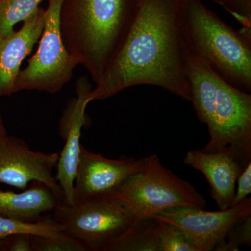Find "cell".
<instances>
[{
    "label": "cell",
    "mask_w": 251,
    "mask_h": 251,
    "mask_svg": "<svg viewBox=\"0 0 251 251\" xmlns=\"http://www.w3.org/2000/svg\"><path fill=\"white\" fill-rule=\"evenodd\" d=\"M183 0H135L125 37L89 103L138 85L161 87L191 102L187 46L181 25Z\"/></svg>",
    "instance_id": "cell-1"
},
{
    "label": "cell",
    "mask_w": 251,
    "mask_h": 251,
    "mask_svg": "<svg viewBox=\"0 0 251 251\" xmlns=\"http://www.w3.org/2000/svg\"><path fill=\"white\" fill-rule=\"evenodd\" d=\"M186 74L191 102L209 132V140L202 151L229 150L251 161V93L230 85L188 47Z\"/></svg>",
    "instance_id": "cell-2"
},
{
    "label": "cell",
    "mask_w": 251,
    "mask_h": 251,
    "mask_svg": "<svg viewBox=\"0 0 251 251\" xmlns=\"http://www.w3.org/2000/svg\"><path fill=\"white\" fill-rule=\"evenodd\" d=\"M134 6L135 0H64L59 16L63 42L96 85L128 30Z\"/></svg>",
    "instance_id": "cell-3"
},
{
    "label": "cell",
    "mask_w": 251,
    "mask_h": 251,
    "mask_svg": "<svg viewBox=\"0 0 251 251\" xmlns=\"http://www.w3.org/2000/svg\"><path fill=\"white\" fill-rule=\"evenodd\" d=\"M181 25L188 49L220 76L251 92V37L234 30L201 0H183Z\"/></svg>",
    "instance_id": "cell-4"
},
{
    "label": "cell",
    "mask_w": 251,
    "mask_h": 251,
    "mask_svg": "<svg viewBox=\"0 0 251 251\" xmlns=\"http://www.w3.org/2000/svg\"><path fill=\"white\" fill-rule=\"evenodd\" d=\"M112 196L138 217H151L177 206L206 207L205 199L192 184L163 166L156 154L144 158L143 165Z\"/></svg>",
    "instance_id": "cell-5"
},
{
    "label": "cell",
    "mask_w": 251,
    "mask_h": 251,
    "mask_svg": "<svg viewBox=\"0 0 251 251\" xmlns=\"http://www.w3.org/2000/svg\"><path fill=\"white\" fill-rule=\"evenodd\" d=\"M52 219L61 229L82 243L88 251H104L138 219L114 196H97L67 204L59 202Z\"/></svg>",
    "instance_id": "cell-6"
},
{
    "label": "cell",
    "mask_w": 251,
    "mask_h": 251,
    "mask_svg": "<svg viewBox=\"0 0 251 251\" xmlns=\"http://www.w3.org/2000/svg\"><path fill=\"white\" fill-rule=\"evenodd\" d=\"M63 2L64 0H49L39 47L25 69L20 71L14 93L35 90L55 94L72 80L78 64L63 42L59 25Z\"/></svg>",
    "instance_id": "cell-7"
},
{
    "label": "cell",
    "mask_w": 251,
    "mask_h": 251,
    "mask_svg": "<svg viewBox=\"0 0 251 251\" xmlns=\"http://www.w3.org/2000/svg\"><path fill=\"white\" fill-rule=\"evenodd\" d=\"M251 214V198H247L224 210L206 211L195 206H177L158 211L151 217L177 226L199 251H211L226 239L234 225Z\"/></svg>",
    "instance_id": "cell-8"
},
{
    "label": "cell",
    "mask_w": 251,
    "mask_h": 251,
    "mask_svg": "<svg viewBox=\"0 0 251 251\" xmlns=\"http://www.w3.org/2000/svg\"><path fill=\"white\" fill-rule=\"evenodd\" d=\"M59 153L31 150L24 140L6 135L0 140V184L24 190L37 181L49 187L64 201L54 171Z\"/></svg>",
    "instance_id": "cell-9"
},
{
    "label": "cell",
    "mask_w": 251,
    "mask_h": 251,
    "mask_svg": "<svg viewBox=\"0 0 251 251\" xmlns=\"http://www.w3.org/2000/svg\"><path fill=\"white\" fill-rule=\"evenodd\" d=\"M143 161L144 158H105L81 145L74 181V202L88 198L112 196L140 169Z\"/></svg>",
    "instance_id": "cell-10"
},
{
    "label": "cell",
    "mask_w": 251,
    "mask_h": 251,
    "mask_svg": "<svg viewBox=\"0 0 251 251\" xmlns=\"http://www.w3.org/2000/svg\"><path fill=\"white\" fill-rule=\"evenodd\" d=\"M92 90L87 77L78 79L76 97L68 103L61 119L60 130L65 145L59 153L55 179L62 189L64 202L67 204L74 202V181L82 145L80 141L81 131L87 121L85 110Z\"/></svg>",
    "instance_id": "cell-11"
},
{
    "label": "cell",
    "mask_w": 251,
    "mask_h": 251,
    "mask_svg": "<svg viewBox=\"0 0 251 251\" xmlns=\"http://www.w3.org/2000/svg\"><path fill=\"white\" fill-rule=\"evenodd\" d=\"M184 162L205 176L211 197L220 210H224L231 207L238 177L250 161L229 150L216 152L191 150L186 152Z\"/></svg>",
    "instance_id": "cell-12"
},
{
    "label": "cell",
    "mask_w": 251,
    "mask_h": 251,
    "mask_svg": "<svg viewBox=\"0 0 251 251\" xmlns=\"http://www.w3.org/2000/svg\"><path fill=\"white\" fill-rule=\"evenodd\" d=\"M45 21L46 10L39 7L19 30L0 39V97L14 94L21 64L40 39Z\"/></svg>",
    "instance_id": "cell-13"
},
{
    "label": "cell",
    "mask_w": 251,
    "mask_h": 251,
    "mask_svg": "<svg viewBox=\"0 0 251 251\" xmlns=\"http://www.w3.org/2000/svg\"><path fill=\"white\" fill-rule=\"evenodd\" d=\"M64 202L49 187L34 181L21 193L0 190V216L23 221H36Z\"/></svg>",
    "instance_id": "cell-14"
},
{
    "label": "cell",
    "mask_w": 251,
    "mask_h": 251,
    "mask_svg": "<svg viewBox=\"0 0 251 251\" xmlns=\"http://www.w3.org/2000/svg\"><path fill=\"white\" fill-rule=\"evenodd\" d=\"M104 251H161L156 234V220L138 218Z\"/></svg>",
    "instance_id": "cell-15"
},
{
    "label": "cell",
    "mask_w": 251,
    "mask_h": 251,
    "mask_svg": "<svg viewBox=\"0 0 251 251\" xmlns=\"http://www.w3.org/2000/svg\"><path fill=\"white\" fill-rule=\"evenodd\" d=\"M43 0H0V39L14 31V26L25 21L39 9Z\"/></svg>",
    "instance_id": "cell-16"
},
{
    "label": "cell",
    "mask_w": 251,
    "mask_h": 251,
    "mask_svg": "<svg viewBox=\"0 0 251 251\" xmlns=\"http://www.w3.org/2000/svg\"><path fill=\"white\" fill-rule=\"evenodd\" d=\"M59 232L60 228L51 218L44 217L36 221H23L0 216V239L14 234L53 237Z\"/></svg>",
    "instance_id": "cell-17"
},
{
    "label": "cell",
    "mask_w": 251,
    "mask_h": 251,
    "mask_svg": "<svg viewBox=\"0 0 251 251\" xmlns=\"http://www.w3.org/2000/svg\"><path fill=\"white\" fill-rule=\"evenodd\" d=\"M156 234L161 251H199L177 226L156 220Z\"/></svg>",
    "instance_id": "cell-18"
},
{
    "label": "cell",
    "mask_w": 251,
    "mask_h": 251,
    "mask_svg": "<svg viewBox=\"0 0 251 251\" xmlns=\"http://www.w3.org/2000/svg\"><path fill=\"white\" fill-rule=\"evenodd\" d=\"M31 247L32 251H88L82 243L62 232L53 237L32 235Z\"/></svg>",
    "instance_id": "cell-19"
},
{
    "label": "cell",
    "mask_w": 251,
    "mask_h": 251,
    "mask_svg": "<svg viewBox=\"0 0 251 251\" xmlns=\"http://www.w3.org/2000/svg\"><path fill=\"white\" fill-rule=\"evenodd\" d=\"M226 239L218 244L214 249L216 251H240L242 245L251 246V214L240 220L227 234Z\"/></svg>",
    "instance_id": "cell-20"
},
{
    "label": "cell",
    "mask_w": 251,
    "mask_h": 251,
    "mask_svg": "<svg viewBox=\"0 0 251 251\" xmlns=\"http://www.w3.org/2000/svg\"><path fill=\"white\" fill-rule=\"evenodd\" d=\"M222 6L242 26L243 32L251 36V0H211Z\"/></svg>",
    "instance_id": "cell-21"
},
{
    "label": "cell",
    "mask_w": 251,
    "mask_h": 251,
    "mask_svg": "<svg viewBox=\"0 0 251 251\" xmlns=\"http://www.w3.org/2000/svg\"><path fill=\"white\" fill-rule=\"evenodd\" d=\"M251 193V161L247 163L244 170L239 175L236 185L235 193L232 205H237L238 204L249 198Z\"/></svg>",
    "instance_id": "cell-22"
},
{
    "label": "cell",
    "mask_w": 251,
    "mask_h": 251,
    "mask_svg": "<svg viewBox=\"0 0 251 251\" xmlns=\"http://www.w3.org/2000/svg\"><path fill=\"white\" fill-rule=\"evenodd\" d=\"M31 234H11L3 239L0 251H32Z\"/></svg>",
    "instance_id": "cell-23"
},
{
    "label": "cell",
    "mask_w": 251,
    "mask_h": 251,
    "mask_svg": "<svg viewBox=\"0 0 251 251\" xmlns=\"http://www.w3.org/2000/svg\"><path fill=\"white\" fill-rule=\"evenodd\" d=\"M7 135V130H6V127H5L2 117H1V114H0V140Z\"/></svg>",
    "instance_id": "cell-24"
},
{
    "label": "cell",
    "mask_w": 251,
    "mask_h": 251,
    "mask_svg": "<svg viewBox=\"0 0 251 251\" xmlns=\"http://www.w3.org/2000/svg\"><path fill=\"white\" fill-rule=\"evenodd\" d=\"M3 243V239H0V247H1V246L2 245Z\"/></svg>",
    "instance_id": "cell-25"
}]
</instances>
